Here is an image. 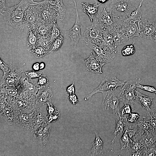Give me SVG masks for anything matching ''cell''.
Listing matches in <instances>:
<instances>
[{"label":"cell","instance_id":"obj_19","mask_svg":"<svg viewBox=\"0 0 156 156\" xmlns=\"http://www.w3.org/2000/svg\"><path fill=\"white\" fill-rule=\"evenodd\" d=\"M133 125L132 127L136 128L137 132L136 135L138 138H140L143 133L147 130L153 129L150 123V118L140 116Z\"/></svg>","mask_w":156,"mask_h":156},{"label":"cell","instance_id":"obj_48","mask_svg":"<svg viewBox=\"0 0 156 156\" xmlns=\"http://www.w3.org/2000/svg\"><path fill=\"white\" fill-rule=\"evenodd\" d=\"M66 92L69 95L75 94V88L73 81L72 84L67 87Z\"/></svg>","mask_w":156,"mask_h":156},{"label":"cell","instance_id":"obj_57","mask_svg":"<svg viewBox=\"0 0 156 156\" xmlns=\"http://www.w3.org/2000/svg\"><path fill=\"white\" fill-rule=\"evenodd\" d=\"M155 144L156 147V142H155Z\"/></svg>","mask_w":156,"mask_h":156},{"label":"cell","instance_id":"obj_34","mask_svg":"<svg viewBox=\"0 0 156 156\" xmlns=\"http://www.w3.org/2000/svg\"><path fill=\"white\" fill-rule=\"evenodd\" d=\"M151 110L147 113V117L150 118V123L152 128L156 129V101H153L150 106Z\"/></svg>","mask_w":156,"mask_h":156},{"label":"cell","instance_id":"obj_16","mask_svg":"<svg viewBox=\"0 0 156 156\" xmlns=\"http://www.w3.org/2000/svg\"><path fill=\"white\" fill-rule=\"evenodd\" d=\"M103 40L99 47L106 51L116 53L117 52L116 49L115 47L113 37L109 29H103Z\"/></svg>","mask_w":156,"mask_h":156},{"label":"cell","instance_id":"obj_36","mask_svg":"<svg viewBox=\"0 0 156 156\" xmlns=\"http://www.w3.org/2000/svg\"><path fill=\"white\" fill-rule=\"evenodd\" d=\"M64 37L63 34L56 39L52 43L50 53L55 52L59 49L62 47L64 41Z\"/></svg>","mask_w":156,"mask_h":156},{"label":"cell","instance_id":"obj_22","mask_svg":"<svg viewBox=\"0 0 156 156\" xmlns=\"http://www.w3.org/2000/svg\"><path fill=\"white\" fill-rule=\"evenodd\" d=\"M116 122V127L115 131L113 133L114 138L112 141L111 151L114 152L113 145L114 141L116 137L118 132H120L121 133L124 132V129L125 127H131V126L127 120V117L125 116H121L120 115H118L115 118Z\"/></svg>","mask_w":156,"mask_h":156},{"label":"cell","instance_id":"obj_54","mask_svg":"<svg viewBox=\"0 0 156 156\" xmlns=\"http://www.w3.org/2000/svg\"><path fill=\"white\" fill-rule=\"evenodd\" d=\"M108 0H97V1L101 3H105Z\"/></svg>","mask_w":156,"mask_h":156},{"label":"cell","instance_id":"obj_53","mask_svg":"<svg viewBox=\"0 0 156 156\" xmlns=\"http://www.w3.org/2000/svg\"><path fill=\"white\" fill-rule=\"evenodd\" d=\"M40 70H42L44 69L45 67V64L44 62H41L40 63Z\"/></svg>","mask_w":156,"mask_h":156},{"label":"cell","instance_id":"obj_35","mask_svg":"<svg viewBox=\"0 0 156 156\" xmlns=\"http://www.w3.org/2000/svg\"><path fill=\"white\" fill-rule=\"evenodd\" d=\"M25 80L27 91L30 94L36 96L41 87L38 85H36L31 81H29L28 79H25Z\"/></svg>","mask_w":156,"mask_h":156},{"label":"cell","instance_id":"obj_51","mask_svg":"<svg viewBox=\"0 0 156 156\" xmlns=\"http://www.w3.org/2000/svg\"><path fill=\"white\" fill-rule=\"evenodd\" d=\"M7 8L5 0H0V12L1 14L6 10Z\"/></svg>","mask_w":156,"mask_h":156},{"label":"cell","instance_id":"obj_1","mask_svg":"<svg viewBox=\"0 0 156 156\" xmlns=\"http://www.w3.org/2000/svg\"><path fill=\"white\" fill-rule=\"evenodd\" d=\"M33 0H22L19 3L7 7L1 15L4 22L14 29L23 31L25 24L23 18L25 11Z\"/></svg>","mask_w":156,"mask_h":156},{"label":"cell","instance_id":"obj_27","mask_svg":"<svg viewBox=\"0 0 156 156\" xmlns=\"http://www.w3.org/2000/svg\"><path fill=\"white\" fill-rule=\"evenodd\" d=\"M155 129H151L145 131L140 137V140L144 146L148 147L155 144L156 142V134Z\"/></svg>","mask_w":156,"mask_h":156},{"label":"cell","instance_id":"obj_33","mask_svg":"<svg viewBox=\"0 0 156 156\" xmlns=\"http://www.w3.org/2000/svg\"><path fill=\"white\" fill-rule=\"evenodd\" d=\"M121 150H126L128 151L131 148L133 140L129 136L125 131L120 139Z\"/></svg>","mask_w":156,"mask_h":156},{"label":"cell","instance_id":"obj_14","mask_svg":"<svg viewBox=\"0 0 156 156\" xmlns=\"http://www.w3.org/2000/svg\"><path fill=\"white\" fill-rule=\"evenodd\" d=\"M51 125L47 121L40 127L36 131L33 132L34 137L43 146L45 147L49 143V138Z\"/></svg>","mask_w":156,"mask_h":156},{"label":"cell","instance_id":"obj_2","mask_svg":"<svg viewBox=\"0 0 156 156\" xmlns=\"http://www.w3.org/2000/svg\"><path fill=\"white\" fill-rule=\"evenodd\" d=\"M121 89L109 90L102 92L103 100L101 107L107 114L114 118L120 115L119 103Z\"/></svg>","mask_w":156,"mask_h":156},{"label":"cell","instance_id":"obj_13","mask_svg":"<svg viewBox=\"0 0 156 156\" xmlns=\"http://www.w3.org/2000/svg\"><path fill=\"white\" fill-rule=\"evenodd\" d=\"M119 25L121 31L128 37L129 40L135 36L140 37L138 27L135 22L124 19L120 20Z\"/></svg>","mask_w":156,"mask_h":156},{"label":"cell","instance_id":"obj_37","mask_svg":"<svg viewBox=\"0 0 156 156\" xmlns=\"http://www.w3.org/2000/svg\"><path fill=\"white\" fill-rule=\"evenodd\" d=\"M30 52L38 58L42 57L49 53V52L40 46L35 47L29 50Z\"/></svg>","mask_w":156,"mask_h":156},{"label":"cell","instance_id":"obj_21","mask_svg":"<svg viewBox=\"0 0 156 156\" xmlns=\"http://www.w3.org/2000/svg\"><path fill=\"white\" fill-rule=\"evenodd\" d=\"M43 1L55 10L58 15L57 19L61 21L64 19L66 8L62 0H44Z\"/></svg>","mask_w":156,"mask_h":156},{"label":"cell","instance_id":"obj_45","mask_svg":"<svg viewBox=\"0 0 156 156\" xmlns=\"http://www.w3.org/2000/svg\"><path fill=\"white\" fill-rule=\"evenodd\" d=\"M6 93L10 96H15L18 94L17 90L14 87H8L6 89Z\"/></svg>","mask_w":156,"mask_h":156},{"label":"cell","instance_id":"obj_8","mask_svg":"<svg viewBox=\"0 0 156 156\" xmlns=\"http://www.w3.org/2000/svg\"><path fill=\"white\" fill-rule=\"evenodd\" d=\"M74 4L76 11V21L73 27L70 30L65 31V35L69 37L71 40V46L75 48L80 40L85 41V40L84 37L81 34V29L82 26L81 24L76 2L74 3Z\"/></svg>","mask_w":156,"mask_h":156},{"label":"cell","instance_id":"obj_4","mask_svg":"<svg viewBox=\"0 0 156 156\" xmlns=\"http://www.w3.org/2000/svg\"><path fill=\"white\" fill-rule=\"evenodd\" d=\"M126 81H120L114 75L107 76L102 81L99 85L90 94L87 95L84 99L87 101L91 98L95 94L109 90H114L119 87H122Z\"/></svg>","mask_w":156,"mask_h":156},{"label":"cell","instance_id":"obj_31","mask_svg":"<svg viewBox=\"0 0 156 156\" xmlns=\"http://www.w3.org/2000/svg\"><path fill=\"white\" fill-rule=\"evenodd\" d=\"M47 104V110L49 116L48 120L50 122H55L58 120L60 118L59 110L55 107L51 103H49Z\"/></svg>","mask_w":156,"mask_h":156},{"label":"cell","instance_id":"obj_26","mask_svg":"<svg viewBox=\"0 0 156 156\" xmlns=\"http://www.w3.org/2000/svg\"><path fill=\"white\" fill-rule=\"evenodd\" d=\"M53 26V25L47 24L42 22L33 29L36 31L38 38L45 37L49 39L50 41Z\"/></svg>","mask_w":156,"mask_h":156},{"label":"cell","instance_id":"obj_30","mask_svg":"<svg viewBox=\"0 0 156 156\" xmlns=\"http://www.w3.org/2000/svg\"><path fill=\"white\" fill-rule=\"evenodd\" d=\"M0 111L1 116L2 118L9 123H14L15 113L12 109L7 106H1Z\"/></svg>","mask_w":156,"mask_h":156},{"label":"cell","instance_id":"obj_39","mask_svg":"<svg viewBox=\"0 0 156 156\" xmlns=\"http://www.w3.org/2000/svg\"><path fill=\"white\" fill-rule=\"evenodd\" d=\"M62 34L57 23H54L53 26L50 41L51 44L52 42Z\"/></svg>","mask_w":156,"mask_h":156},{"label":"cell","instance_id":"obj_25","mask_svg":"<svg viewBox=\"0 0 156 156\" xmlns=\"http://www.w3.org/2000/svg\"><path fill=\"white\" fill-rule=\"evenodd\" d=\"M135 100L142 107L143 109L146 110L147 113L151 110L150 106L154 98V97L148 96L136 90Z\"/></svg>","mask_w":156,"mask_h":156},{"label":"cell","instance_id":"obj_56","mask_svg":"<svg viewBox=\"0 0 156 156\" xmlns=\"http://www.w3.org/2000/svg\"><path fill=\"white\" fill-rule=\"evenodd\" d=\"M70 0L73 1L74 2V3H75V2H76V1L77 0Z\"/></svg>","mask_w":156,"mask_h":156},{"label":"cell","instance_id":"obj_11","mask_svg":"<svg viewBox=\"0 0 156 156\" xmlns=\"http://www.w3.org/2000/svg\"><path fill=\"white\" fill-rule=\"evenodd\" d=\"M86 45L96 53L95 58L100 62L105 64L112 61L116 57L115 53L103 49L95 44L85 41Z\"/></svg>","mask_w":156,"mask_h":156},{"label":"cell","instance_id":"obj_44","mask_svg":"<svg viewBox=\"0 0 156 156\" xmlns=\"http://www.w3.org/2000/svg\"><path fill=\"white\" fill-rule=\"evenodd\" d=\"M140 116L137 113H131L127 117V120L131 123L135 122Z\"/></svg>","mask_w":156,"mask_h":156},{"label":"cell","instance_id":"obj_6","mask_svg":"<svg viewBox=\"0 0 156 156\" xmlns=\"http://www.w3.org/2000/svg\"><path fill=\"white\" fill-rule=\"evenodd\" d=\"M38 12L42 21L44 23L50 25L56 23L58 18L57 12L48 4L42 1L35 2Z\"/></svg>","mask_w":156,"mask_h":156},{"label":"cell","instance_id":"obj_7","mask_svg":"<svg viewBox=\"0 0 156 156\" xmlns=\"http://www.w3.org/2000/svg\"><path fill=\"white\" fill-rule=\"evenodd\" d=\"M23 21L25 25L33 29L39 23L43 22L40 17L36 4L33 0L25 11Z\"/></svg>","mask_w":156,"mask_h":156},{"label":"cell","instance_id":"obj_28","mask_svg":"<svg viewBox=\"0 0 156 156\" xmlns=\"http://www.w3.org/2000/svg\"><path fill=\"white\" fill-rule=\"evenodd\" d=\"M82 5V9L83 12L86 13L89 17L92 23L97 14L98 8L101 4H98L97 3L93 4H90L88 3H81Z\"/></svg>","mask_w":156,"mask_h":156},{"label":"cell","instance_id":"obj_49","mask_svg":"<svg viewBox=\"0 0 156 156\" xmlns=\"http://www.w3.org/2000/svg\"><path fill=\"white\" fill-rule=\"evenodd\" d=\"M68 99L70 103L74 105H75L79 102V99L75 94L69 95Z\"/></svg>","mask_w":156,"mask_h":156},{"label":"cell","instance_id":"obj_46","mask_svg":"<svg viewBox=\"0 0 156 156\" xmlns=\"http://www.w3.org/2000/svg\"><path fill=\"white\" fill-rule=\"evenodd\" d=\"M131 110L130 106L128 104L124 105V106L120 109L122 116L126 114H130Z\"/></svg>","mask_w":156,"mask_h":156},{"label":"cell","instance_id":"obj_15","mask_svg":"<svg viewBox=\"0 0 156 156\" xmlns=\"http://www.w3.org/2000/svg\"><path fill=\"white\" fill-rule=\"evenodd\" d=\"M36 96V103L37 105L39 106L51 103L53 100L52 92L49 86L41 87Z\"/></svg>","mask_w":156,"mask_h":156},{"label":"cell","instance_id":"obj_12","mask_svg":"<svg viewBox=\"0 0 156 156\" xmlns=\"http://www.w3.org/2000/svg\"><path fill=\"white\" fill-rule=\"evenodd\" d=\"M140 37L148 39H152L156 30V23L147 19L140 20L138 22Z\"/></svg>","mask_w":156,"mask_h":156},{"label":"cell","instance_id":"obj_58","mask_svg":"<svg viewBox=\"0 0 156 156\" xmlns=\"http://www.w3.org/2000/svg\"><path fill=\"white\" fill-rule=\"evenodd\" d=\"M155 94H156V92L155 93Z\"/></svg>","mask_w":156,"mask_h":156},{"label":"cell","instance_id":"obj_41","mask_svg":"<svg viewBox=\"0 0 156 156\" xmlns=\"http://www.w3.org/2000/svg\"><path fill=\"white\" fill-rule=\"evenodd\" d=\"M37 84L40 87L49 86V82L48 78L45 75H41L38 77Z\"/></svg>","mask_w":156,"mask_h":156},{"label":"cell","instance_id":"obj_5","mask_svg":"<svg viewBox=\"0 0 156 156\" xmlns=\"http://www.w3.org/2000/svg\"><path fill=\"white\" fill-rule=\"evenodd\" d=\"M135 9L127 0H111L108 10L121 20L128 18Z\"/></svg>","mask_w":156,"mask_h":156},{"label":"cell","instance_id":"obj_10","mask_svg":"<svg viewBox=\"0 0 156 156\" xmlns=\"http://www.w3.org/2000/svg\"><path fill=\"white\" fill-rule=\"evenodd\" d=\"M115 18L116 16L111 12H107L105 7L97 16V23L103 29L110 30L118 25Z\"/></svg>","mask_w":156,"mask_h":156},{"label":"cell","instance_id":"obj_29","mask_svg":"<svg viewBox=\"0 0 156 156\" xmlns=\"http://www.w3.org/2000/svg\"><path fill=\"white\" fill-rule=\"evenodd\" d=\"M29 31L27 38V45L28 50L36 46L38 39L36 31L31 28L28 27Z\"/></svg>","mask_w":156,"mask_h":156},{"label":"cell","instance_id":"obj_40","mask_svg":"<svg viewBox=\"0 0 156 156\" xmlns=\"http://www.w3.org/2000/svg\"><path fill=\"white\" fill-rule=\"evenodd\" d=\"M134 42L132 44L128 45L124 47L121 51L122 55L124 56L132 55L135 52V49L134 46Z\"/></svg>","mask_w":156,"mask_h":156},{"label":"cell","instance_id":"obj_20","mask_svg":"<svg viewBox=\"0 0 156 156\" xmlns=\"http://www.w3.org/2000/svg\"><path fill=\"white\" fill-rule=\"evenodd\" d=\"M109 30L113 37L115 48L116 49L118 45L125 44L129 40L128 37L121 31L119 25Z\"/></svg>","mask_w":156,"mask_h":156},{"label":"cell","instance_id":"obj_55","mask_svg":"<svg viewBox=\"0 0 156 156\" xmlns=\"http://www.w3.org/2000/svg\"><path fill=\"white\" fill-rule=\"evenodd\" d=\"M154 37L153 38V39L154 40L155 42H156V30L154 34Z\"/></svg>","mask_w":156,"mask_h":156},{"label":"cell","instance_id":"obj_24","mask_svg":"<svg viewBox=\"0 0 156 156\" xmlns=\"http://www.w3.org/2000/svg\"><path fill=\"white\" fill-rule=\"evenodd\" d=\"M95 138L92 143V147L89 152L90 156H96L102 155L103 153V142L99 136L97 131L94 130Z\"/></svg>","mask_w":156,"mask_h":156},{"label":"cell","instance_id":"obj_38","mask_svg":"<svg viewBox=\"0 0 156 156\" xmlns=\"http://www.w3.org/2000/svg\"><path fill=\"white\" fill-rule=\"evenodd\" d=\"M15 72H14V73H12L11 74L7 73L4 75L3 80L4 83L6 84V85L10 86L15 84V83L17 81V80L15 76V75H16L14 74Z\"/></svg>","mask_w":156,"mask_h":156},{"label":"cell","instance_id":"obj_50","mask_svg":"<svg viewBox=\"0 0 156 156\" xmlns=\"http://www.w3.org/2000/svg\"><path fill=\"white\" fill-rule=\"evenodd\" d=\"M9 67L5 64L1 59L0 60V68L1 69L4 73V75L6 74L9 69Z\"/></svg>","mask_w":156,"mask_h":156},{"label":"cell","instance_id":"obj_42","mask_svg":"<svg viewBox=\"0 0 156 156\" xmlns=\"http://www.w3.org/2000/svg\"><path fill=\"white\" fill-rule=\"evenodd\" d=\"M25 74L28 78L31 79L38 78L42 75V73L39 71H36L33 70L25 72Z\"/></svg>","mask_w":156,"mask_h":156},{"label":"cell","instance_id":"obj_23","mask_svg":"<svg viewBox=\"0 0 156 156\" xmlns=\"http://www.w3.org/2000/svg\"><path fill=\"white\" fill-rule=\"evenodd\" d=\"M47 121V117L44 112L39 109L36 110L32 118L31 131L33 132L36 131Z\"/></svg>","mask_w":156,"mask_h":156},{"label":"cell","instance_id":"obj_3","mask_svg":"<svg viewBox=\"0 0 156 156\" xmlns=\"http://www.w3.org/2000/svg\"><path fill=\"white\" fill-rule=\"evenodd\" d=\"M142 81L140 78L133 79L127 81L121 89L120 99L124 105H129L131 109H134L135 102L136 91L137 85Z\"/></svg>","mask_w":156,"mask_h":156},{"label":"cell","instance_id":"obj_9","mask_svg":"<svg viewBox=\"0 0 156 156\" xmlns=\"http://www.w3.org/2000/svg\"><path fill=\"white\" fill-rule=\"evenodd\" d=\"M102 28L98 23L92 24L86 27L84 33L83 37L87 39V41L99 46L103 40Z\"/></svg>","mask_w":156,"mask_h":156},{"label":"cell","instance_id":"obj_18","mask_svg":"<svg viewBox=\"0 0 156 156\" xmlns=\"http://www.w3.org/2000/svg\"><path fill=\"white\" fill-rule=\"evenodd\" d=\"M85 63L88 71L98 75L103 73L102 68L105 64L101 63L94 57L92 51L90 56L85 60Z\"/></svg>","mask_w":156,"mask_h":156},{"label":"cell","instance_id":"obj_17","mask_svg":"<svg viewBox=\"0 0 156 156\" xmlns=\"http://www.w3.org/2000/svg\"><path fill=\"white\" fill-rule=\"evenodd\" d=\"M34 113V112L29 114L23 113H16L14 123L22 127L31 130Z\"/></svg>","mask_w":156,"mask_h":156},{"label":"cell","instance_id":"obj_43","mask_svg":"<svg viewBox=\"0 0 156 156\" xmlns=\"http://www.w3.org/2000/svg\"><path fill=\"white\" fill-rule=\"evenodd\" d=\"M137 87L146 91L155 93L156 92V88L152 86L142 85L140 83L137 85Z\"/></svg>","mask_w":156,"mask_h":156},{"label":"cell","instance_id":"obj_52","mask_svg":"<svg viewBox=\"0 0 156 156\" xmlns=\"http://www.w3.org/2000/svg\"><path fill=\"white\" fill-rule=\"evenodd\" d=\"M39 65L40 63L38 62L33 64L32 66L33 70L36 71H39L40 70Z\"/></svg>","mask_w":156,"mask_h":156},{"label":"cell","instance_id":"obj_47","mask_svg":"<svg viewBox=\"0 0 156 156\" xmlns=\"http://www.w3.org/2000/svg\"><path fill=\"white\" fill-rule=\"evenodd\" d=\"M126 127V130L125 131L129 138L132 139V138L136 135L137 132V130L135 128H134L133 129L131 130L129 129L128 127Z\"/></svg>","mask_w":156,"mask_h":156},{"label":"cell","instance_id":"obj_32","mask_svg":"<svg viewBox=\"0 0 156 156\" xmlns=\"http://www.w3.org/2000/svg\"><path fill=\"white\" fill-rule=\"evenodd\" d=\"M144 0H142L139 6L132 12L129 17L126 20L129 21H132L135 22H138L141 20L142 15L141 7Z\"/></svg>","mask_w":156,"mask_h":156}]
</instances>
